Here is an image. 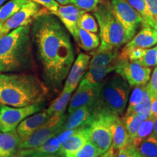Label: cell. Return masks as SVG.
I'll return each mask as SVG.
<instances>
[{"instance_id": "6da1fadb", "label": "cell", "mask_w": 157, "mask_h": 157, "mask_svg": "<svg viewBox=\"0 0 157 157\" xmlns=\"http://www.w3.org/2000/svg\"><path fill=\"white\" fill-rule=\"evenodd\" d=\"M31 34L45 84L60 90L75 60L71 34L58 17L50 12L33 21Z\"/></svg>"}, {"instance_id": "7a4b0ae2", "label": "cell", "mask_w": 157, "mask_h": 157, "mask_svg": "<svg viewBox=\"0 0 157 157\" xmlns=\"http://www.w3.org/2000/svg\"><path fill=\"white\" fill-rule=\"evenodd\" d=\"M49 88L34 74L0 73V103L11 107H24L42 103Z\"/></svg>"}, {"instance_id": "3957f363", "label": "cell", "mask_w": 157, "mask_h": 157, "mask_svg": "<svg viewBox=\"0 0 157 157\" xmlns=\"http://www.w3.org/2000/svg\"><path fill=\"white\" fill-rule=\"evenodd\" d=\"M34 67L31 25L18 27L0 38V73L28 72Z\"/></svg>"}, {"instance_id": "277c9868", "label": "cell", "mask_w": 157, "mask_h": 157, "mask_svg": "<svg viewBox=\"0 0 157 157\" xmlns=\"http://www.w3.org/2000/svg\"><path fill=\"white\" fill-rule=\"evenodd\" d=\"M130 85L119 74L106 76L99 84L97 96L90 106L94 115H122L129 99Z\"/></svg>"}, {"instance_id": "5b68a950", "label": "cell", "mask_w": 157, "mask_h": 157, "mask_svg": "<svg viewBox=\"0 0 157 157\" xmlns=\"http://www.w3.org/2000/svg\"><path fill=\"white\" fill-rule=\"evenodd\" d=\"M93 12L100 29L101 46L98 52L119 49L129 42L124 29L113 15L110 1L101 0Z\"/></svg>"}, {"instance_id": "8992f818", "label": "cell", "mask_w": 157, "mask_h": 157, "mask_svg": "<svg viewBox=\"0 0 157 157\" xmlns=\"http://www.w3.org/2000/svg\"><path fill=\"white\" fill-rule=\"evenodd\" d=\"M67 115H52L48 121L21 143L20 150L34 149L63 131Z\"/></svg>"}, {"instance_id": "52a82bcc", "label": "cell", "mask_w": 157, "mask_h": 157, "mask_svg": "<svg viewBox=\"0 0 157 157\" xmlns=\"http://www.w3.org/2000/svg\"><path fill=\"white\" fill-rule=\"evenodd\" d=\"M110 4L113 15L122 25L129 42L136 34L137 29L142 26V17L126 0H110Z\"/></svg>"}, {"instance_id": "ba28073f", "label": "cell", "mask_w": 157, "mask_h": 157, "mask_svg": "<svg viewBox=\"0 0 157 157\" xmlns=\"http://www.w3.org/2000/svg\"><path fill=\"white\" fill-rule=\"evenodd\" d=\"M42 103H34L24 107L0 106V132H10L16 129L19 124L29 116L42 109Z\"/></svg>"}, {"instance_id": "9c48e42d", "label": "cell", "mask_w": 157, "mask_h": 157, "mask_svg": "<svg viewBox=\"0 0 157 157\" xmlns=\"http://www.w3.org/2000/svg\"><path fill=\"white\" fill-rule=\"evenodd\" d=\"M48 12L49 11L44 7L34 2L29 1L3 23L0 29V38L18 27L31 25L38 15Z\"/></svg>"}, {"instance_id": "30bf717a", "label": "cell", "mask_w": 157, "mask_h": 157, "mask_svg": "<svg viewBox=\"0 0 157 157\" xmlns=\"http://www.w3.org/2000/svg\"><path fill=\"white\" fill-rule=\"evenodd\" d=\"M124 78L130 87L144 86L149 82L151 68L143 66L137 61L119 60L114 71Z\"/></svg>"}, {"instance_id": "8fae6325", "label": "cell", "mask_w": 157, "mask_h": 157, "mask_svg": "<svg viewBox=\"0 0 157 157\" xmlns=\"http://www.w3.org/2000/svg\"><path fill=\"white\" fill-rule=\"evenodd\" d=\"M89 141L97 148L101 154L112 146V136L105 115L95 116L88 127Z\"/></svg>"}, {"instance_id": "7c38bea8", "label": "cell", "mask_w": 157, "mask_h": 157, "mask_svg": "<svg viewBox=\"0 0 157 157\" xmlns=\"http://www.w3.org/2000/svg\"><path fill=\"white\" fill-rule=\"evenodd\" d=\"M99 84H91L81 80L78 87L69 101L68 111L72 113L74 110L82 106H91L97 96Z\"/></svg>"}, {"instance_id": "4fadbf2b", "label": "cell", "mask_w": 157, "mask_h": 157, "mask_svg": "<svg viewBox=\"0 0 157 157\" xmlns=\"http://www.w3.org/2000/svg\"><path fill=\"white\" fill-rule=\"evenodd\" d=\"M90 56L85 53L78 54L77 58L72 64L68 72L63 89L74 92L77 87L79 82L81 81L86 73V71L89 68Z\"/></svg>"}, {"instance_id": "5bb4252c", "label": "cell", "mask_w": 157, "mask_h": 157, "mask_svg": "<svg viewBox=\"0 0 157 157\" xmlns=\"http://www.w3.org/2000/svg\"><path fill=\"white\" fill-rule=\"evenodd\" d=\"M83 10L78 9L72 4L66 5H59L56 13L57 17L67 29L69 34L73 36L74 40L78 41V20Z\"/></svg>"}, {"instance_id": "9a60e30c", "label": "cell", "mask_w": 157, "mask_h": 157, "mask_svg": "<svg viewBox=\"0 0 157 157\" xmlns=\"http://www.w3.org/2000/svg\"><path fill=\"white\" fill-rule=\"evenodd\" d=\"M112 136V147L115 150L127 146L129 144V136L122 119L117 115H105Z\"/></svg>"}, {"instance_id": "2e32d148", "label": "cell", "mask_w": 157, "mask_h": 157, "mask_svg": "<svg viewBox=\"0 0 157 157\" xmlns=\"http://www.w3.org/2000/svg\"><path fill=\"white\" fill-rule=\"evenodd\" d=\"M52 116L47 111V110H45L35 113L23 119L16 128V131L21 137V141L23 142L30 136L37 129L44 124Z\"/></svg>"}, {"instance_id": "e0dca14e", "label": "cell", "mask_w": 157, "mask_h": 157, "mask_svg": "<svg viewBox=\"0 0 157 157\" xmlns=\"http://www.w3.org/2000/svg\"><path fill=\"white\" fill-rule=\"evenodd\" d=\"M88 140V127L74 129L73 133L61 143L58 154L63 157L66 155L74 154L81 148Z\"/></svg>"}, {"instance_id": "ac0fdd59", "label": "cell", "mask_w": 157, "mask_h": 157, "mask_svg": "<svg viewBox=\"0 0 157 157\" xmlns=\"http://www.w3.org/2000/svg\"><path fill=\"white\" fill-rule=\"evenodd\" d=\"M95 115L90 106H82L74 110L66 119L63 130L76 129L82 127H89Z\"/></svg>"}, {"instance_id": "d6986e66", "label": "cell", "mask_w": 157, "mask_h": 157, "mask_svg": "<svg viewBox=\"0 0 157 157\" xmlns=\"http://www.w3.org/2000/svg\"><path fill=\"white\" fill-rule=\"evenodd\" d=\"M21 141L16 129L0 132V156L14 157L20 151Z\"/></svg>"}, {"instance_id": "ffe728a7", "label": "cell", "mask_w": 157, "mask_h": 157, "mask_svg": "<svg viewBox=\"0 0 157 157\" xmlns=\"http://www.w3.org/2000/svg\"><path fill=\"white\" fill-rule=\"evenodd\" d=\"M157 44V30L151 26H143L142 29L125 46L128 48L148 49Z\"/></svg>"}, {"instance_id": "44dd1931", "label": "cell", "mask_w": 157, "mask_h": 157, "mask_svg": "<svg viewBox=\"0 0 157 157\" xmlns=\"http://www.w3.org/2000/svg\"><path fill=\"white\" fill-rule=\"evenodd\" d=\"M72 93L73 92L71 90L63 89L60 95L50 103V106L47 109V111L51 116L63 114L70 101Z\"/></svg>"}, {"instance_id": "7402d4cb", "label": "cell", "mask_w": 157, "mask_h": 157, "mask_svg": "<svg viewBox=\"0 0 157 157\" xmlns=\"http://www.w3.org/2000/svg\"><path fill=\"white\" fill-rule=\"evenodd\" d=\"M77 43L84 50L91 51L99 46L100 39L95 33L90 32L78 27Z\"/></svg>"}, {"instance_id": "603a6c76", "label": "cell", "mask_w": 157, "mask_h": 157, "mask_svg": "<svg viewBox=\"0 0 157 157\" xmlns=\"http://www.w3.org/2000/svg\"><path fill=\"white\" fill-rule=\"evenodd\" d=\"M154 119L150 117L143 121L140 126L139 127L136 135L132 140L129 141L128 145H130L136 148L140 144V143L151 136L153 132V129H154Z\"/></svg>"}, {"instance_id": "cb8c5ba5", "label": "cell", "mask_w": 157, "mask_h": 157, "mask_svg": "<svg viewBox=\"0 0 157 157\" xmlns=\"http://www.w3.org/2000/svg\"><path fill=\"white\" fill-rule=\"evenodd\" d=\"M122 119L123 123L126 128L127 132L129 136V141L132 140L138 130L139 127L143 121L147 119L146 117L137 113H130L128 115H124Z\"/></svg>"}, {"instance_id": "d4e9b609", "label": "cell", "mask_w": 157, "mask_h": 157, "mask_svg": "<svg viewBox=\"0 0 157 157\" xmlns=\"http://www.w3.org/2000/svg\"><path fill=\"white\" fill-rule=\"evenodd\" d=\"M29 0H9L0 7V23H4L15 14Z\"/></svg>"}, {"instance_id": "484cf974", "label": "cell", "mask_w": 157, "mask_h": 157, "mask_svg": "<svg viewBox=\"0 0 157 157\" xmlns=\"http://www.w3.org/2000/svg\"><path fill=\"white\" fill-rule=\"evenodd\" d=\"M141 157H157V138L151 135L136 148Z\"/></svg>"}, {"instance_id": "4316f807", "label": "cell", "mask_w": 157, "mask_h": 157, "mask_svg": "<svg viewBox=\"0 0 157 157\" xmlns=\"http://www.w3.org/2000/svg\"><path fill=\"white\" fill-rule=\"evenodd\" d=\"M78 28H81L84 30L90 31V32L97 33L98 31V24L96 21L95 17L88 12L83 11L79 15L77 23Z\"/></svg>"}, {"instance_id": "83f0119b", "label": "cell", "mask_w": 157, "mask_h": 157, "mask_svg": "<svg viewBox=\"0 0 157 157\" xmlns=\"http://www.w3.org/2000/svg\"><path fill=\"white\" fill-rule=\"evenodd\" d=\"M101 155L99 150L88 140L77 151L66 155L65 157H100Z\"/></svg>"}, {"instance_id": "f1b7e54d", "label": "cell", "mask_w": 157, "mask_h": 157, "mask_svg": "<svg viewBox=\"0 0 157 157\" xmlns=\"http://www.w3.org/2000/svg\"><path fill=\"white\" fill-rule=\"evenodd\" d=\"M126 1L142 17V27L149 26V15L144 0H126Z\"/></svg>"}, {"instance_id": "f546056e", "label": "cell", "mask_w": 157, "mask_h": 157, "mask_svg": "<svg viewBox=\"0 0 157 157\" xmlns=\"http://www.w3.org/2000/svg\"><path fill=\"white\" fill-rule=\"evenodd\" d=\"M151 111V97L149 93H148L146 89V86L145 87L144 93H143V97L142 101L130 113H137V114H141L145 116L147 118L150 116ZM129 113V114H130ZM128 115V114H127Z\"/></svg>"}, {"instance_id": "4dcf8cb0", "label": "cell", "mask_w": 157, "mask_h": 157, "mask_svg": "<svg viewBox=\"0 0 157 157\" xmlns=\"http://www.w3.org/2000/svg\"><path fill=\"white\" fill-rule=\"evenodd\" d=\"M144 86H137L135 87L132 94H131L130 98H129V102L128 107H127V111L124 115L129 114L132 111V110L140 103L143 97V93H144V90L146 87Z\"/></svg>"}, {"instance_id": "1f68e13d", "label": "cell", "mask_w": 157, "mask_h": 157, "mask_svg": "<svg viewBox=\"0 0 157 157\" xmlns=\"http://www.w3.org/2000/svg\"><path fill=\"white\" fill-rule=\"evenodd\" d=\"M141 65L146 67H152L157 66V45L154 48L146 49L143 58L138 61Z\"/></svg>"}, {"instance_id": "d6a6232c", "label": "cell", "mask_w": 157, "mask_h": 157, "mask_svg": "<svg viewBox=\"0 0 157 157\" xmlns=\"http://www.w3.org/2000/svg\"><path fill=\"white\" fill-rule=\"evenodd\" d=\"M149 15V26L157 30V0H144Z\"/></svg>"}, {"instance_id": "836d02e7", "label": "cell", "mask_w": 157, "mask_h": 157, "mask_svg": "<svg viewBox=\"0 0 157 157\" xmlns=\"http://www.w3.org/2000/svg\"><path fill=\"white\" fill-rule=\"evenodd\" d=\"M101 0H71V4L85 12L95 10Z\"/></svg>"}, {"instance_id": "e575fe53", "label": "cell", "mask_w": 157, "mask_h": 157, "mask_svg": "<svg viewBox=\"0 0 157 157\" xmlns=\"http://www.w3.org/2000/svg\"><path fill=\"white\" fill-rule=\"evenodd\" d=\"M29 1L34 2L41 5L53 15H56L59 7V4L56 0H29Z\"/></svg>"}, {"instance_id": "d590c367", "label": "cell", "mask_w": 157, "mask_h": 157, "mask_svg": "<svg viewBox=\"0 0 157 157\" xmlns=\"http://www.w3.org/2000/svg\"><path fill=\"white\" fill-rule=\"evenodd\" d=\"M146 84V89L150 95V97L157 98V66L153 71L151 78Z\"/></svg>"}, {"instance_id": "8d00e7d4", "label": "cell", "mask_w": 157, "mask_h": 157, "mask_svg": "<svg viewBox=\"0 0 157 157\" xmlns=\"http://www.w3.org/2000/svg\"><path fill=\"white\" fill-rule=\"evenodd\" d=\"M134 148L135 147L130 146V145H127V146L119 149L117 157H132Z\"/></svg>"}, {"instance_id": "74e56055", "label": "cell", "mask_w": 157, "mask_h": 157, "mask_svg": "<svg viewBox=\"0 0 157 157\" xmlns=\"http://www.w3.org/2000/svg\"><path fill=\"white\" fill-rule=\"evenodd\" d=\"M149 117L153 119L157 118V98L151 97V111Z\"/></svg>"}, {"instance_id": "f35d334b", "label": "cell", "mask_w": 157, "mask_h": 157, "mask_svg": "<svg viewBox=\"0 0 157 157\" xmlns=\"http://www.w3.org/2000/svg\"><path fill=\"white\" fill-rule=\"evenodd\" d=\"M117 150H115L112 146L106 152H105L101 156V157H117Z\"/></svg>"}, {"instance_id": "ab89813d", "label": "cell", "mask_w": 157, "mask_h": 157, "mask_svg": "<svg viewBox=\"0 0 157 157\" xmlns=\"http://www.w3.org/2000/svg\"><path fill=\"white\" fill-rule=\"evenodd\" d=\"M151 135H153V136L156 137L157 138V118L154 119V129H153V132H152Z\"/></svg>"}, {"instance_id": "60d3db41", "label": "cell", "mask_w": 157, "mask_h": 157, "mask_svg": "<svg viewBox=\"0 0 157 157\" xmlns=\"http://www.w3.org/2000/svg\"><path fill=\"white\" fill-rule=\"evenodd\" d=\"M56 1L61 5H66L71 4V0H56Z\"/></svg>"}, {"instance_id": "b9f144b4", "label": "cell", "mask_w": 157, "mask_h": 157, "mask_svg": "<svg viewBox=\"0 0 157 157\" xmlns=\"http://www.w3.org/2000/svg\"><path fill=\"white\" fill-rule=\"evenodd\" d=\"M132 157H141L140 154H139L138 151H137V149L135 148H134V150H133Z\"/></svg>"}, {"instance_id": "7bdbcfd3", "label": "cell", "mask_w": 157, "mask_h": 157, "mask_svg": "<svg viewBox=\"0 0 157 157\" xmlns=\"http://www.w3.org/2000/svg\"><path fill=\"white\" fill-rule=\"evenodd\" d=\"M9 0H0V7L1 6H2L4 4H5V2H8Z\"/></svg>"}, {"instance_id": "ee69618b", "label": "cell", "mask_w": 157, "mask_h": 157, "mask_svg": "<svg viewBox=\"0 0 157 157\" xmlns=\"http://www.w3.org/2000/svg\"><path fill=\"white\" fill-rule=\"evenodd\" d=\"M39 157H58V156H55V155H47V156H42Z\"/></svg>"}, {"instance_id": "f6af8a7d", "label": "cell", "mask_w": 157, "mask_h": 157, "mask_svg": "<svg viewBox=\"0 0 157 157\" xmlns=\"http://www.w3.org/2000/svg\"><path fill=\"white\" fill-rule=\"evenodd\" d=\"M2 24H3V23H0V29H1V28H2Z\"/></svg>"}, {"instance_id": "bcb514c9", "label": "cell", "mask_w": 157, "mask_h": 157, "mask_svg": "<svg viewBox=\"0 0 157 157\" xmlns=\"http://www.w3.org/2000/svg\"><path fill=\"white\" fill-rule=\"evenodd\" d=\"M0 157H1V156H0Z\"/></svg>"}]
</instances>
